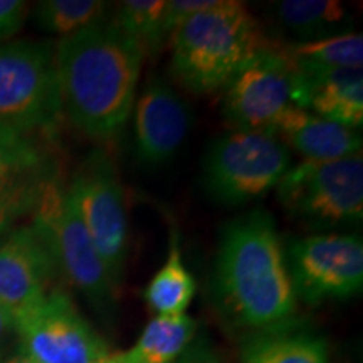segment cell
I'll return each mask as SVG.
<instances>
[{
	"label": "cell",
	"instance_id": "1",
	"mask_svg": "<svg viewBox=\"0 0 363 363\" xmlns=\"http://www.w3.org/2000/svg\"><path fill=\"white\" fill-rule=\"evenodd\" d=\"M62 115L76 130L110 140L133 113L145 52L115 21H103L56 44Z\"/></svg>",
	"mask_w": 363,
	"mask_h": 363
},
{
	"label": "cell",
	"instance_id": "2",
	"mask_svg": "<svg viewBox=\"0 0 363 363\" xmlns=\"http://www.w3.org/2000/svg\"><path fill=\"white\" fill-rule=\"evenodd\" d=\"M212 283L220 311L239 328L266 333L291 321L298 299L269 212L252 211L224 227Z\"/></svg>",
	"mask_w": 363,
	"mask_h": 363
},
{
	"label": "cell",
	"instance_id": "3",
	"mask_svg": "<svg viewBox=\"0 0 363 363\" xmlns=\"http://www.w3.org/2000/svg\"><path fill=\"white\" fill-rule=\"evenodd\" d=\"M170 44L172 76L194 94L224 89L254 57L274 45L238 0H217L195 13L172 33Z\"/></svg>",
	"mask_w": 363,
	"mask_h": 363
},
{
	"label": "cell",
	"instance_id": "4",
	"mask_svg": "<svg viewBox=\"0 0 363 363\" xmlns=\"http://www.w3.org/2000/svg\"><path fill=\"white\" fill-rule=\"evenodd\" d=\"M56 44L12 40L0 44V123L51 138L62 116Z\"/></svg>",
	"mask_w": 363,
	"mask_h": 363
},
{
	"label": "cell",
	"instance_id": "5",
	"mask_svg": "<svg viewBox=\"0 0 363 363\" xmlns=\"http://www.w3.org/2000/svg\"><path fill=\"white\" fill-rule=\"evenodd\" d=\"M293 157L269 131L234 130L214 140L202 165V185L220 206H242L278 187Z\"/></svg>",
	"mask_w": 363,
	"mask_h": 363
},
{
	"label": "cell",
	"instance_id": "6",
	"mask_svg": "<svg viewBox=\"0 0 363 363\" xmlns=\"http://www.w3.org/2000/svg\"><path fill=\"white\" fill-rule=\"evenodd\" d=\"M33 225L51 249L59 276L83 294L99 315H111L118 289L61 179L45 189L34 211Z\"/></svg>",
	"mask_w": 363,
	"mask_h": 363
},
{
	"label": "cell",
	"instance_id": "7",
	"mask_svg": "<svg viewBox=\"0 0 363 363\" xmlns=\"http://www.w3.org/2000/svg\"><path fill=\"white\" fill-rule=\"evenodd\" d=\"M284 211L311 225H357L363 220L362 153L337 160H303L276 187Z\"/></svg>",
	"mask_w": 363,
	"mask_h": 363
},
{
	"label": "cell",
	"instance_id": "8",
	"mask_svg": "<svg viewBox=\"0 0 363 363\" xmlns=\"http://www.w3.org/2000/svg\"><path fill=\"white\" fill-rule=\"evenodd\" d=\"M78 214L120 291L128 259V216L125 194L111 157L94 150L67 185Z\"/></svg>",
	"mask_w": 363,
	"mask_h": 363
},
{
	"label": "cell",
	"instance_id": "9",
	"mask_svg": "<svg viewBox=\"0 0 363 363\" xmlns=\"http://www.w3.org/2000/svg\"><path fill=\"white\" fill-rule=\"evenodd\" d=\"M296 299L320 305L362 291L363 242L358 235L315 234L293 239L284 249Z\"/></svg>",
	"mask_w": 363,
	"mask_h": 363
},
{
	"label": "cell",
	"instance_id": "10",
	"mask_svg": "<svg viewBox=\"0 0 363 363\" xmlns=\"http://www.w3.org/2000/svg\"><path fill=\"white\" fill-rule=\"evenodd\" d=\"M13 323L21 353L38 363H101L108 357L106 343L62 289L17 315Z\"/></svg>",
	"mask_w": 363,
	"mask_h": 363
},
{
	"label": "cell",
	"instance_id": "11",
	"mask_svg": "<svg viewBox=\"0 0 363 363\" xmlns=\"http://www.w3.org/2000/svg\"><path fill=\"white\" fill-rule=\"evenodd\" d=\"M294 69L274 44L224 88L222 115L235 130L269 131L286 108L293 106Z\"/></svg>",
	"mask_w": 363,
	"mask_h": 363
},
{
	"label": "cell",
	"instance_id": "12",
	"mask_svg": "<svg viewBox=\"0 0 363 363\" xmlns=\"http://www.w3.org/2000/svg\"><path fill=\"white\" fill-rule=\"evenodd\" d=\"M61 179L49 138L0 123V234L34 214L45 189Z\"/></svg>",
	"mask_w": 363,
	"mask_h": 363
},
{
	"label": "cell",
	"instance_id": "13",
	"mask_svg": "<svg viewBox=\"0 0 363 363\" xmlns=\"http://www.w3.org/2000/svg\"><path fill=\"white\" fill-rule=\"evenodd\" d=\"M57 278L51 249L34 225L19 227L0 242V306L13 318L54 291Z\"/></svg>",
	"mask_w": 363,
	"mask_h": 363
},
{
	"label": "cell",
	"instance_id": "14",
	"mask_svg": "<svg viewBox=\"0 0 363 363\" xmlns=\"http://www.w3.org/2000/svg\"><path fill=\"white\" fill-rule=\"evenodd\" d=\"M135 148L147 165H163L179 152L190 130V110L162 78H150L135 99Z\"/></svg>",
	"mask_w": 363,
	"mask_h": 363
},
{
	"label": "cell",
	"instance_id": "15",
	"mask_svg": "<svg viewBox=\"0 0 363 363\" xmlns=\"http://www.w3.org/2000/svg\"><path fill=\"white\" fill-rule=\"evenodd\" d=\"M293 106L360 130L363 125L362 69H294Z\"/></svg>",
	"mask_w": 363,
	"mask_h": 363
},
{
	"label": "cell",
	"instance_id": "16",
	"mask_svg": "<svg viewBox=\"0 0 363 363\" xmlns=\"http://www.w3.org/2000/svg\"><path fill=\"white\" fill-rule=\"evenodd\" d=\"M271 133L288 148L301 153L305 160H337L362 153L360 130L298 106L286 108L272 125Z\"/></svg>",
	"mask_w": 363,
	"mask_h": 363
},
{
	"label": "cell",
	"instance_id": "17",
	"mask_svg": "<svg viewBox=\"0 0 363 363\" xmlns=\"http://www.w3.org/2000/svg\"><path fill=\"white\" fill-rule=\"evenodd\" d=\"M197 323L187 315L155 316L128 352L116 353L121 363H174L194 342Z\"/></svg>",
	"mask_w": 363,
	"mask_h": 363
},
{
	"label": "cell",
	"instance_id": "18",
	"mask_svg": "<svg viewBox=\"0 0 363 363\" xmlns=\"http://www.w3.org/2000/svg\"><path fill=\"white\" fill-rule=\"evenodd\" d=\"M272 12L296 43L343 34L350 22L347 9L338 0H283L272 4Z\"/></svg>",
	"mask_w": 363,
	"mask_h": 363
},
{
	"label": "cell",
	"instance_id": "19",
	"mask_svg": "<svg viewBox=\"0 0 363 363\" xmlns=\"http://www.w3.org/2000/svg\"><path fill=\"white\" fill-rule=\"evenodd\" d=\"M194 276L185 266L182 257L179 234L172 229L170 249L167 254L165 264L153 274L147 289H145V301L150 310L157 313V316H179L185 315L190 303L195 296Z\"/></svg>",
	"mask_w": 363,
	"mask_h": 363
},
{
	"label": "cell",
	"instance_id": "20",
	"mask_svg": "<svg viewBox=\"0 0 363 363\" xmlns=\"http://www.w3.org/2000/svg\"><path fill=\"white\" fill-rule=\"evenodd\" d=\"M242 363H330V357L323 338L288 323L257 338Z\"/></svg>",
	"mask_w": 363,
	"mask_h": 363
},
{
	"label": "cell",
	"instance_id": "21",
	"mask_svg": "<svg viewBox=\"0 0 363 363\" xmlns=\"http://www.w3.org/2000/svg\"><path fill=\"white\" fill-rule=\"evenodd\" d=\"M281 51L294 69H362L363 35L343 33L308 43L281 45Z\"/></svg>",
	"mask_w": 363,
	"mask_h": 363
},
{
	"label": "cell",
	"instance_id": "22",
	"mask_svg": "<svg viewBox=\"0 0 363 363\" xmlns=\"http://www.w3.org/2000/svg\"><path fill=\"white\" fill-rule=\"evenodd\" d=\"M108 6L99 0H44L35 7V22L40 29L62 39L106 21Z\"/></svg>",
	"mask_w": 363,
	"mask_h": 363
},
{
	"label": "cell",
	"instance_id": "23",
	"mask_svg": "<svg viewBox=\"0 0 363 363\" xmlns=\"http://www.w3.org/2000/svg\"><path fill=\"white\" fill-rule=\"evenodd\" d=\"M165 2L167 0H126L120 4L113 19L142 45L145 54H153L167 40L163 33Z\"/></svg>",
	"mask_w": 363,
	"mask_h": 363
},
{
	"label": "cell",
	"instance_id": "24",
	"mask_svg": "<svg viewBox=\"0 0 363 363\" xmlns=\"http://www.w3.org/2000/svg\"><path fill=\"white\" fill-rule=\"evenodd\" d=\"M217 0H169L165 2V11H163V33L167 39L180 24L195 16V13L211 9Z\"/></svg>",
	"mask_w": 363,
	"mask_h": 363
},
{
	"label": "cell",
	"instance_id": "25",
	"mask_svg": "<svg viewBox=\"0 0 363 363\" xmlns=\"http://www.w3.org/2000/svg\"><path fill=\"white\" fill-rule=\"evenodd\" d=\"M29 12V4L22 0H0V44L7 43L21 27Z\"/></svg>",
	"mask_w": 363,
	"mask_h": 363
},
{
	"label": "cell",
	"instance_id": "26",
	"mask_svg": "<svg viewBox=\"0 0 363 363\" xmlns=\"http://www.w3.org/2000/svg\"><path fill=\"white\" fill-rule=\"evenodd\" d=\"M174 363H222L220 358L214 352V348L206 340H194L187 350L177 358Z\"/></svg>",
	"mask_w": 363,
	"mask_h": 363
},
{
	"label": "cell",
	"instance_id": "27",
	"mask_svg": "<svg viewBox=\"0 0 363 363\" xmlns=\"http://www.w3.org/2000/svg\"><path fill=\"white\" fill-rule=\"evenodd\" d=\"M13 340H17L13 316L6 308L0 306V362L4 360V357H6L9 347H11Z\"/></svg>",
	"mask_w": 363,
	"mask_h": 363
},
{
	"label": "cell",
	"instance_id": "28",
	"mask_svg": "<svg viewBox=\"0 0 363 363\" xmlns=\"http://www.w3.org/2000/svg\"><path fill=\"white\" fill-rule=\"evenodd\" d=\"M0 363H38V362H34L33 358L26 357L24 353L19 352V353H16V355L6 358V360H2Z\"/></svg>",
	"mask_w": 363,
	"mask_h": 363
},
{
	"label": "cell",
	"instance_id": "29",
	"mask_svg": "<svg viewBox=\"0 0 363 363\" xmlns=\"http://www.w3.org/2000/svg\"><path fill=\"white\" fill-rule=\"evenodd\" d=\"M101 363H121V362L118 360V355H111V357L108 355Z\"/></svg>",
	"mask_w": 363,
	"mask_h": 363
}]
</instances>
